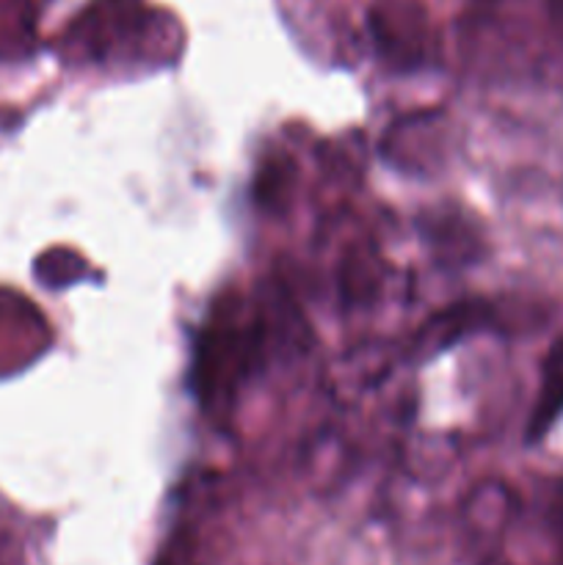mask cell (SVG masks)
<instances>
[{"label":"cell","mask_w":563,"mask_h":565,"mask_svg":"<svg viewBox=\"0 0 563 565\" xmlns=\"http://www.w3.org/2000/svg\"><path fill=\"white\" fill-rule=\"evenodd\" d=\"M563 412V340L555 342L544 364V384H541V397L535 403L533 425H530V439H541L546 428L555 423L557 414Z\"/></svg>","instance_id":"cell-1"},{"label":"cell","mask_w":563,"mask_h":565,"mask_svg":"<svg viewBox=\"0 0 563 565\" xmlns=\"http://www.w3.org/2000/svg\"><path fill=\"white\" fill-rule=\"evenodd\" d=\"M557 6H561V11H563V0H557Z\"/></svg>","instance_id":"cell-2"}]
</instances>
